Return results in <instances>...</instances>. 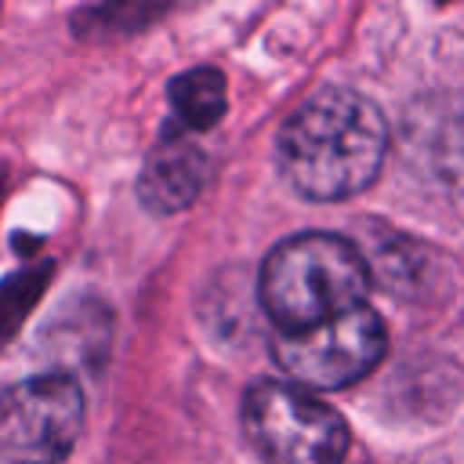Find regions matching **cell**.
I'll use <instances>...</instances> for the list:
<instances>
[{"instance_id": "7a4b0ae2", "label": "cell", "mask_w": 464, "mask_h": 464, "mask_svg": "<svg viewBox=\"0 0 464 464\" xmlns=\"http://www.w3.org/2000/svg\"><path fill=\"white\" fill-rule=\"evenodd\" d=\"M279 330H304L366 304L370 268L359 246L334 232H301L276 243L257 283Z\"/></svg>"}, {"instance_id": "52a82bcc", "label": "cell", "mask_w": 464, "mask_h": 464, "mask_svg": "<svg viewBox=\"0 0 464 464\" xmlns=\"http://www.w3.org/2000/svg\"><path fill=\"white\" fill-rule=\"evenodd\" d=\"M170 105L188 123V130H207L225 112V80L218 69H188L170 83Z\"/></svg>"}, {"instance_id": "8992f818", "label": "cell", "mask_w": 464, "mask_h": 464, "mask_svg": "<svg viewBox=\"0 0 464 464\" xmlns=\"http://www.w3.org/2000/svg\"><path fill=\"white\" fill-rule=\"evenodd\" d=\"M207 152L185 138H163L152 156L141 167V181H138V196L145 199L149 210L160 214H174L185 210L207 185Z\"/></svg>"}, {"instance_id": "277c9868", "label": "cell", "mask_w": 464, "mask_h": 464, "mask_svg": "<svg viewBox=\"0 0 464 464\" xmlns=\"http://www.w3.org/2000/svg\"><path fill=\"white\" fill-rule=\"evenodd\" d=\"M384 352L388 330L370 304L304 330H279L272 337V355L279 370L297 388L315 392H337L362 381L366 373H373Z\"/></svg>"}, {"instance_id": "3957f363", "label": "cell", "mask_w": 464, "mask_h": 464, "mask_svg": "<svg viewBox=\"0 0 464 464\" xmlns=\"http://www.w3.org/2000/svg\"><path fill=\"white\" fill-rule=\"evenodd\" d=\"M243 431L265 464H341L344 417L286 381H257L243 395Z\"/></svg>"}, {"instance_id": "5b68a950", "label": "cell", "mask_w": 464, "mask_h": 464, "mask_svg": "<svg viewBox=\"0 0 464 464\" xmlns=\"http://www.w3.org/2000/svg\"><path fill=\"white\" fill-rule=\"evenodd\" d=\"M83 431V392L65 373L11 384L0 395V457L7 464H62Z\"/></svg>"}, {"instance_id": "6da1fadb", "label": "cell", "mask_w": 464, "mask_h": 464, "mask_svg": "<svg viewBox=\"0 0 464 464\" xmlns=\"http://www.w3.org/2000/svg\"><path fill=\"white\" fill-rule=\"evenodd\" d=\"M388 152L381 109L348 87H323L304 98L276 138V160L304 199H348L362 192Z\"/></svg>"}]
</instances>
